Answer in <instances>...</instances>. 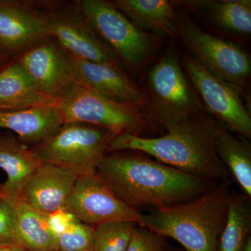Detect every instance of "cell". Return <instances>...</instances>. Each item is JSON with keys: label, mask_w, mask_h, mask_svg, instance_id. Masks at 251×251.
I'll list each match as a JSON object with an SVG mask.
<instances>
[{"label": "cell", "mask_w": 251, "mask_h": 251, "mask_svg": "<svg viewBox=\"0 0 251 251\" xmlns=\"http://www.w3.org/2000/svg\"><path fill=\"white\" fill-rule=\"evenodd\" d=\"M0 251H28L14 243L0 244Z\"/></svg>", "instance_id": "cell-29"}, {"label": "cell", "mask_w": 251, "mask_h": 251, "mask_svg": "<svg viewBox=\"0 0 251 251\" xmlns=\"http://www.w3.org/2000/svg\"><path fill=\"white\" fill-rule=\"evenodd\" d=\"M15 209L14 244L28 251H58V238L51 230L47 216L33 209L23 198Z\"/></svg>", "instance_id": "cell-21"}, {"label": "cell", "mask_w": 251, "mask_h": 251, "mask_svg": "<svg viewBox=\"0 0 251 251\" xmlns=\"http://www.w3.org/2000/svg\"><path fill=\"white\" fill-rule=\"evenodd\" d=\"M42 163L32 149L17 136L0 133V169L7 179L2 184V198L14 206L22 198L27 180Z\"/></svg>", "instance_id": "cell-16"}, {"label": "cell", "mask_w": 251, "mask_h": 251, "mask_svg": "<svg viewBox=\"0 0 251 251\" xmlns=\"http://www.w3.org/2000/svg\"><path fill=\"white\" fill-rule=\"evenodd\" d=\"M47 219L51 230L57 238L71 226L78 221L75 216L65 209L48 215Z\"/></svg>", "instance_id": "cell-28"}, {"label": "cell", "mask_w": 251, "mask_h": 251, "mask_svg": "<svg viewBox=\"0 0 251 251\" xmlns=\"http://www.w3.org/2000/svg\"><path fill=\"white\" fill-rule=\"evenodd\" d=\"M75 4L97 35L129 67L142 65L156 50V38L137 27L111 1L80 0Z\"/></svg>", "instance_id": "cell-8"}, {"label": "cell", "mask_w": 251, "mask_h": 251, "mask_svg": "<svg viewBox=\"0 0 251 251\" xmlns=\"http://www.w3.org/2000/svg\"><path fill=\"white\" fill-rule=\"evenodd\" d=\"M251 211L248 200L233 194L229 203L227 221L216 251H244L251 239Z\"/></svg>", "instance_id": "cell-23"}, {"label": "cell", "mask_w": 251, "mask_h": 251, "mask_svg": "<svg viewBox=\"0 0 251 251\" xmlns=\"http://www.w3.org/2000/svg\"><path fill=\"white\" fill-rule=\"evenodd\" d=\"M77 178L70 170L42 163L25 185L22 198L33 209L50 215L64 209Z\"/></svg>", "instance_id": "cell-14"}, {"label": "cell", "mask_w": 251, "mask_h": 251, "mask_svg": "<svg viewBox=\"0 0 251 251\" xmlns=\"http://www.w3.org/2000/svg\"><path fill=\"white\" fill-rule=\"evenodd\" d=\"M2 184H0V198H2Z\"/></svg>", "instance_id": "cell-33"}, {"label": "cell", "mask_w": 251, "mask_h": 251, "mask_svg": "<svg viewBox=\"0 0 251 251\" xmlns=\"http://www.w3.org/2000/svg\"><path fill=\"white\" fill-rule=\"evenodd\" d=\"M230 178L188 202L144 214V227L181 244L186 251H216L232 196Z\"/></svg>", "instance_id": "cell-3"}, {"label": "cell", "mask_w": 251, "mask_h": 251, "mask_svg": "<svg viewBox=\"0 0 251 251\" xmlns=\"http://www.w3.org/2000/svg\"><path fill=\"white\" fill-rule=\"evenodd\" d=\"M94 226L77 221L58 237V251L92 250Z\"/></svg>", "instance_id": "cell-25"}, {"label": "cell", "mask_w": 251, "mask_h": 251, "mask_svg": "<svg viewBox=\"0 0 251 251\" xmlns=\"http://www.w3.org/2000/svg\"><path fill=\"white\" fill-rule=\"evenodd\" d=\"M96 175L120 201L136 210L188 202L219 184L125 151L107 153Z\"/></svg>", "instance_id": "cell-1"}, {"label": "cell", "mask_w": 251, "mask_h": 251, "mask_svg": "<svg viewBox=\"0 0 251 251\" xmlns=\"http://www.w3.org/2000/svg\"><path fill=\"white\" fill-rule=\"evenodd\" d=\"M175 3L204 14L225 31L237 35L251 34V0H188Z\"/></svg>", "instance_id": "cell-20"}, {"label": "cell", "mask_w": 251, "mask_h": 251, "mask_svg": "<svg viewBox=\"0 0 251 251\" xmlns=\"http://www.w3.org/2000/svg\"><path fill=\"white\" fill-rule=\"evenodd\" d=\"M138 224L118 221L94 226L92 251H126Z\"/></svg>", "instance_id": "cell-24"}, {"label": "cell", "mask_w": 251, "mask_h": 251, "mask_svg": "<svg viewBox=\"0 0 251 251\" xmlns=\"http://www.w3.org/2000/svg\"><path fill=\"white\" fill-rule=\"evenodd\" d=\"M64 124L83 123L106 128L117 135L141 134L148 125L143 105L105 98L77 82L57 97Z\"/></svg>", "instance_id": "cell-5"}, {"label": "cell", "mask_w": 251, "mask_h": 251, "mask_svg": "<svg viewBox=\"0 0 251 251\" xmlns=\"http://www.w3.org/2000/svg\"><path fill=\"white\" fill-rule=\"evenodd\" d=\"M57 103L27 110L0 111V129L14 133L25 145H39L64 125Z\"/></svg>", "instance_id": "cell-18"}, {"label": "cell", "mask_w": 251, "mask_h": 251, "mask_svg": "<svg viewBox=\"0 0 251 251\" xmlns=\"http://www.w3.org/2000/svg\"><path fill=\"white\" fill-rule=\"evenodd\" d=\"M57 103L39 88L27 71L14 59L0 69V111L27 110Z\"/></svg>", "instance_id": "cell-17"}, {"label": "cell", "mask_w": 251, "mask_h": 251, "mask_svg": "<svg viewBox=\"0 0 251 251\" xmlns=\"http://www.w3.org/2000/svg\"><path fill=\"white\" fill-rule=\"evenodd\" d=\"M6 62H7V58L4 57L3 54L0 53V69H1Z\"/></svg>", "instance_id": "cell-30"}, {"label": "cell", "mask_w": 251, "mask_h": 251, "mask_svg": "<svg viewBox=\"0 0 251 251\" xmlns=\"http://www.w3.org/2000/svg\"><path fill=\"white\" fill-rule=\"evenodd\" d=\"M16 59L39 88L54 99L75 82L72 57L53 39L31 48Z\"/></svg>", "instance_id": "cell-13"}, {"label": "cell", "mask_w": 251, "mask_h": 251, "mask_svg": "<svg viewBox=\"0 0 251 251\" xmlns=\"http://www.w3.org/2000/svg\"><path fill=\"white\" fill-rule=\"evenodd\" d=\"M177 38L187 54L208 72L239 91L251 77V57L245 50L201 29L186 14L177 16Z\"/></svg>", "instance_id": "cell-7"}, {"label": "cell", "mask_w": 251, "mask_h": 251, "mask_svg": "<svg viewBox=\"0 0 251 251\" xmlns=\"http://www.w3.org/2000/svg\"><path fill=\"white\" fill-rule=\"evenodd\" d=\"M52 39L46 13L30 1L0 0V53L17 58Z\"/></svg>", "instance_id": "cell-12"}, {"label": "cell", "mask_w": 251, "mask_h": 251, "mask_svg": "<svg viewBox=\"0 0 251 251\" xmlns=\"http://www.w3.org/2000/svg\"><path fill=\"white\" fill-rule=\"evenodd\" d=\"M64 209L89 226L118 221L144 226L143 214L120 201L96 174L78 176Z\"/></svg>", "instance_id": "cell-10"}, {"label": "cell", "mask_w": 251, "mask_h": 251, "mask_svg": "<svg viewBox=\"0 0 251 251\" xmlns=\"http://www.w3.org/2000/svg\"><path fill=\"white\" fill-rule=\"evenodd\" d=\"M167 246L166 238L138 225L126 251H166Z\"/></svg>", "instance_id": "cell-26"}, {"label": "cell", "mask_w": 251, "mask_h": 251, "mask_svg": "<svg viewBox=\"0 0 251 251\" xmlns=\"http://www.w3.org/2000/svg\"><path fill=\"white\" fill-rule=\"evenodd\" d=\"M148 86L149 119H152L166 130L203 110L201 99L174 50H168L151 68Z\"/></svg>", "instance_id": "cell-6"}, {"label": "cell", "mask_w": 251, "mask_h": 251, "mask_svg": "<svg viewBox=\"0 0 251 251\" xmlns=\"http://www.w3.org/2000/svg\"><path fill=\"white\" fill-rule=\"evenodd\" d=\"M216 151L231 176L251 198V147L248 140L237 138L225 128L216 140Z\"/></svg>", "instance_id": "cell-22"}, {"label": "cell", "mask_w": 251, "mask_h": 251, "mask_svg": "<svg viewBox=\"0 0 251 251\" xmlns=\"http://www.w3.org/2000/svg\"><path fill=\"white\" fill-rule=\"evenodd\" d=\"M225 128L215 117L202 110L158 138L130 133L117 135L109 145L108 153L121 151L146 153L186 174L219 183L231 176L216 151V140Z\"/></svg>", "instance_id": "cell-2"}, {"label": "cell", "mask_w": 251, "mask_h": 251, "mask_svg": "<svg viewBox=\"0 0 251 251\" xmlns=\"http://www.w3.org/2000/svg\"><path fill=\"white\" fill-rule=\"evenodd\" d=\"M85 251H93L92 250Z\"/></svg>", "instance_id": "cell-34"}, {"label": "cell", "mask_w": 251, "mask_h": 251, "mask_svg": "<svg viewBox=\"0 0 251 251\" xmlns=\"http://www.w3.org/2000/svg\"><path fill=\"white\" fill-rule=\"evenodd\" d=\"M181 65L206 111L229 130L246 139L251 138V118L241 98L240 91L214 76L187 53L181 54Z\"/></svg>", "instance_id": "cell-9"}, {"label": "cell", "mask_w": 251, "mask_h": 251, "mask_svg": "<svg viewBox=\"0 0 251 251\" xmlns=\"http://www.w3.org/2000/svg\"><path fill=\"white\" fill-rule=\"evenodd\" d=\"M71 57L77 83L119 103L143 106L146 103V99L138 86L118 66Z\"/></svg>", "instance_id": "cell-15"}, {"label": "cell", "mask_w": 251, "mask_h": 251, "mask_svg": "<svg viewBox=\"0 0 251 251\" xmlns=\"http://www.w3.org/2000/svg\"><path fill=\"white\" fill-rule=\"evenodd\" d=\"M244 251H251V239L249 241V242H248L247 247H246Z\"/></svg>", "instance_id": "cell-32"}, {"label": "cell", "mask_w": 251, "mask_h": 251, "mask_svg": "<svg viewBox=\"0 0 251 251\" xmlns=\"http://www.w3.org/2000/svg\"><path fill=\"white\" fill-rule=\"evenodd\" d=\"M15 225V206L0 198V244L14 243Z\"/></svg>", "instance_id": "cell-27"}, {"label": "cell", "mask_w": 251, "mask_h": 251, "mask_svg": "<svg viewBox=\"0 0 251 251\" xmlns=\"http://www.w3.org/2000/svg\"><path fill=\"white\" fill-rule=\"evenodd\" d=\"M112 4L133 24L154 35L177 37L175 2L169 0H116Z\"/></svg>", "instance_id": "cell-19"}, {"label": "cell", "mask_w": 251, "mask_h": 251, "mask_svg": "<svg viewBox=\"0 0 251 251\" xmlns=\"http://www.w3.org/2000/svg\"><path fill=\"white\" fill-rule=\"evenodd\" d=\"M48 10L45 13L51 37L68 53L84 60L120 67V59L97 35L76 5L75 9Z\"/></svg>", "instance_id": "cell-11"}, {"label": "cell", "mask_w": 251, "mask_h": 251, "mask_svg": "<svg viewBox=\"0 0 251 251\" xmlns=\"http://www.w3.org/2000/svg\"><path fill=\"white\" fill-rule=\"evenodd\" d=\"M166 251H184L182 250H180L179 249H176V248H173L169 247V246H167Z\"/></svg>", "instance_id": "cell-31"}, {"label": "cell", "mask_w": 251, "mask_h": 251, "mask_svg": "<svg viewBox=\"0 0 251 251\" xmlns=\"http://www.w3.org/2000/svg\"><path fill=\"white\" fill-rule=\"evenodd\" d=\"M116 136L113 132L96 126L65 123L31 149L42 163L67 168L78 176L92 175Z\"/></svg>", "instance_id": "cell-4"}]
</instances>
